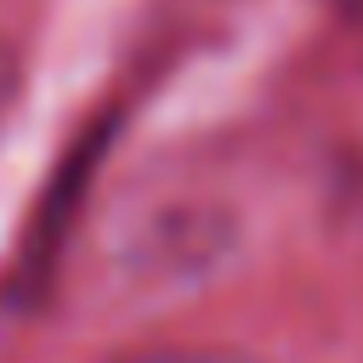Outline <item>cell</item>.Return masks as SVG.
<instances>
[{
  "mask_svg": "<svg viewBox=\"0 0 363 363\" xmlns=\"http://www.w3.org/2000/svg\"><path fill=\"white\" fill-rule=\"evenodd\" d=\"M130 363H255V357L210 352V346H182V352H147V357H130Z\"/></svg>",
  "mask_w": 363,
  "mask_h": 363,
  "instance_id": "1",
  "label": "cell"
},
{
  "mask_svg": "<svg viewBox=\"0 0 363 363\" xmlns=\"http://www.w3.org/2000/svg\"><path fill=\"white\" fill-rule=\"evenodd\" d=\"M11 96H17V57H11V45H0V125H6Z\"/></svg>",
  "mask_w": 363,
  "mask_h": 363,
  "instance_id": "2",
  "label": "cell"
}]
</instances>
